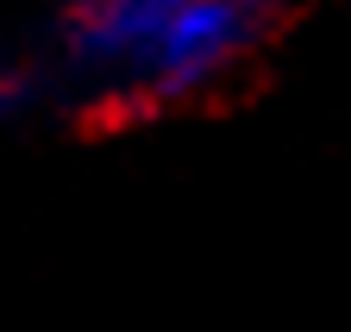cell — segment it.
<instances>
[{"instance_id":"obj_1","label":"cell","mask_w":351,"mask_h":332,"mask_svg":"<svg viewBox=\"0 0 351 332\" xmlns=\"http://www.w3.org/2000/svg\"><path fill=\"white\" fill-rule=\"evenodd\" d=\"M257 25L263 13H251V0H189L151 44L138 81H132V101H145V107L201 101L251 57Z\"/></svg>"},{"instance_id":"obj_2","label":"cell","mask_w":351,"mask_h":332,"mask_svg":"<svg viewBox=\"0 0 351 332\" xmlns=\"http://www.w3.org/2000/svg\"><path fill=\"white\" fill-rule=\"evenodd\" d=\"M189 0H69L63 7V69L107 94H132L151 44Z\"/></svg>"},{"instance_id":"obj_3","label":"cell","mask_w":351,"mask_h":332,"mask_svg":"<svg viewBox=\"0 0 351 332\" xmlns=\"http://www.w3.org/2000/svg\"><path fill=\"white\" fill-rule=\"evenodd\" d=\"M44 101V69L32 63H0V126H13L19 113H32Z\"/></svg>"},{"instance_id":"obj_4","label":"cell","mask_w":351,"mask_h":332,"mask_svg":"<svg viewBox=\"0 0 351 332\" xmlns=\"http://www.w3.org/2000/svg\"><path fill=\"white\" fill-rule=\"evenodd\" d=\"M289 7H320V0H251V13H263V19H270V13H289Z\"/></svg>"}]
</instances>
